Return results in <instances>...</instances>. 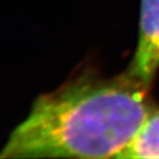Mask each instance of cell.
Instances as JSON below:
<instances>
[{"label": "cell", "mask_w": 159, "mask_h": 159, "mask_svg": "<svg viewBox=\"0 0 159 159\" xmlns=\"http://www.w3.org/2000/svg\"><path fill=\"white\" fill-rule=\"evenodd\" d=\"M149 89L127 71L103 77L86 66L37 97L0 158H115L154 108Z\"/></svg>", "instance_id": "6da1fadb"}, {"label": "cell", "mask_w": 159, "mask_h": 159, "mask_svg": "<svg viewBox=\"0 0 159 159\" xmlns=\"http://www.w3.org/2000/svg\"><path fill=\"white\" fill-rule=\"evenodd\" d=\"M159 69V0H142L139 34L132 62L126 70L150 89Z\"/></svg>", "instance_id": "7a4b0ae2"}, {"label": "cell", "mask_w": 159, "mask_h": 159, "mask_svg": "<svg viewBox=\"0 0 159 159\" xmlns=\"http://www.w3.org/2000/svg\"><path fill=\"white\" fill-rule=\"evenodd\" d=\"M115 158L159 159V108L152 109L132 142Z\"/></svg>", "instance_id": "3957f363"}]
</instances>
